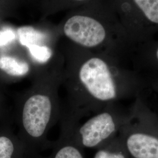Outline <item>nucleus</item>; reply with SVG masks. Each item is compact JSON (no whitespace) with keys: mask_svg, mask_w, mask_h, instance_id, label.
I'll return each mask as SVG.
<instances>
[{"mask_svg":"<svg viewBox=\"0 0 158 158\" xmlns=\"http://www.w3.org/2000/svg\"><path fill=\"white\" fill-rule=\"evenodd\" d=\"M76 67L62 77L68 104L63 110L80 121L109 105L141 97L150 88L149 77L122 64L107 52L86 53Z\"/></svg>","mask_w":158,"mask_h":158,"instance_id":"obj_1","label":"nucleus"},{"mask_svg":"<svg viewBox=\"0 0 158 158\" xmlns=\"http://www.w3.org/2000/svg\"><path fill=\"white\" fill-rule=\"evenodd\" d=\"M62 77L57 72L38 75L21 100L19 138L25 148L26 158H36L52 147V142L48 139V134L61 117L59 89Z\"/></svg>","mask_w":158,"mask_h":158,"instance_id":"obj_2","label":"nucleus"},{"mask_svg":"<svg viewBox=\"0 0 158 158\" xmlns=\"http://www.w3.org/2000/svg\"><path fill=\"white\" fill-rule=\"evenodd\" d=\"M130 119L122 127L119 137L130 158H158V115L141 97L131 107Z\"/></svg>","mask_w":158,"mask_h":158,"instance_id":"obj_3","label":"nucleus"},{"mask_svg":"<svg viewBox=\"0 0 158 158\" xmlns=\"http://www.w3.org/2000/svg\"><path fill=\"white\" fill-rule=\"evenodd\" d=\"M118 21L134 51L158 32V0H114ZM134 52V51H133Z\"/></svg>","mask_w":158,"mask_h":158,"instance_id":"obj_4","label":"nucleus"},{"mask_svg":"<svg viewBox=\"0 0 158 158\" xmlns=\"http://www.w3.org/2000/svg\"><path fill=\"white\" fill-rule=\"evenodd\" d=\"M131 114V107L126 110L119 102L109 105L83 124H77L74 132L75 140L83 149H97L118 135Z\"/></svg>","mask_w":158,"mask_h":158,"instance_id":"obj_5","label":"nucleus"},{"mask_svg":"<svg viewBox=\"0 0 158 158\" xmlns=\"http://www.w3.org/2000/svg\"><path fill=\"white\" fill-rule=\"evenodd\" d=\"M64 34L70 40L83 48L91 50L107 45L110 52L122 59V52L109 41L107 27L94 17L75 15L69 18L64 26Z\"/></svg>","mask_w":158,"mask_h":158,"instance_id":"obj_6","label":"nucleus"},{"mask_svg":"<svg viewBox=\"0 0 158 158\" xmlns=\"http://www.w3.org/2000/svg\"><path fill=\"white\" fill-rule=\"evenodd\" d=\"M60 132L56 141L52 142L51 153L36 158H85L83 149L76 142L74 130L79 120L62 110L60 117Z\"/></svg>","mask_w":158,"mask_h":158,"instance_id":"obj_7","label":"nucleus"},{"mask_svg":"<svg viewBox=\"0 0 158 158\" xmlns=\"http://www.w3.org/2000/svg\"><path fill=\"white\" fill-rule=\"evenodd\" d=\"M136 70L158 73V40H151L138 46L132 55Z\"/></svg>","mask_w":158,"mask_h":158,"instance_id":"obj_8","label":"nucleus"},{"mask_svg":"<svg viewBox=\"0 0 158 158\" xmlns=\"http://www.w3.org/2000/svg\"><path fill=\"white\" fill-rule=\"evenodd\" d=\"M0 69L8 76L16 78L27 76L30 72L28 62L23 59L11 56L0 57Z\"/></svg>","mask_w":158,"mask_h":158,"instance_id":"obj_9","label":"nucleus"},{"mask_svg":"<svg viewBox=\"0 0 158 158\" xmlns=\"http://www.w3.org/2000/svg\"><path fill=\"white\" fill-rule=\"evenodd\" d=\"M0 158H26L25 148L19 138L0 136Z\"/></svg>","mask_w":158,"mask_h":158,"instance_id":"obj_10","label":"nucleus"},{"mask_svg":"<svg viewBox=\"0 0 158 158\" xmlns=\"http://www.w3.org/2000/svg\"><path fill=\"white\" fill-rule=\"evenodd\" d=\"M93 158H130L119 136L97 149Z\"/></svg>","mask_w":158,"mask_h":158,"instance_id":"obj_11","label":"nucleus"},{"mask_svg":"<svg viewBox=\"0 0 158 158\" xmlns=\"http://www.w3.org/2000/svg\"><path fill=\"white\" fill-rule=\"evenodd\" d=\"M17 35L21 45L26 48L32 45H45L47 38L45 34L32 27L25 26L19 28L17 31Z\"/></svg>","mask_w":158,"mask_h":158,"instance_id":"obj_12","label":"nucleus"},{"mask_svg":"<svg viewBox=\"0 0 158 158\" xmlns=\"http://www.w3.org/2000/svg\"><path fill=\"white\" fill-rule=\"evenodd\" d=\"M27 48L31 57L35 62L41 64L49 62L53 55V51L48 46L32 45Z\"/></svg>","mask_w":158,"mask_h":158,"instance_id":"obj_13","label":"nucleus"},{"mask_svg":"<svg viewBox=\"0 0 158 158\" xmlns=\"http://www.w3.org/2000/svg\"><path fill=\"white\" fill-rule=\"evenodd\" d=\"M16 38V34L11 29L0 30V47L8 45Z\"/></svg>","mask_w":158,"mask_h":158,"instance_id":"obj_14","label":"nucleus"},{"mask_svg":"<svg viewBox=\"0 0 158 158\" xmlns=\"http://www.w3.org/2000/svg\"><path fill=\"white\" fill-rule=\"evenodd\" d=\"M76 1H87V0H76Z\"/></svg>","mask_w":158,"mask_h":158,"instance_id":"obj_15","label":"nucleus"},{"mask_svg":"<svg viewBox=\"0 0 158 158\" xmlns=\"http://www.w3.org/2000/svg\"></svg>","mask_w":158,"mask_h":158,"instance_id":"obj_16","label":"nucleus"}]
</instances>
